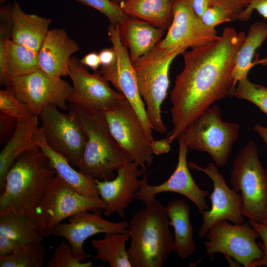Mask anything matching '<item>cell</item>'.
Here are the masks:
<instances>
[{
  "label": "cell",
  "instance_id": "35",
  "mask_svg": "<svg viewBox=\"0 0 267 267\" xmlns=\"http://www.w3.org/2000/svg\"><path fill=\"white\" fill-rule=\"evenodd\" d=\"M47 267H91V262H82L75 257L71 247L67 241L61 242L54 250L50 260L47 263Z\"/></svg>",
  "mask_w": 267,
  "mask_h": 267
},
{
  "label": "cell",
  "instance_id": "1",
  "mask_svg": "<svg viewBox=\"0 0 267 267\" xmlns=\"http://www.w3.org/2000/svg\"><path fill=\"white\" fill-rule=\"evenodd\" d=\"M246 34L225 28L216 40L182 54L184 67L170 92L172 143L184 129L216 101L233 96L237 52Z\"/></svg>",
  "mask_w": 267,
  "mask_h": 267
},
{
  "label": "cell",
  "instance_id": "19",
  "mask_svg": "<svg viewBox=\"0 0 267 267\" xmlns=\"http://www.w3.org/2000/svg\"><path fill=\"white\" fill-rule=\"evenodd\" d=\"M145 171L134 161L118 169L117 176L112 179L94 178L99 197L105 204L104 216H109L116 213L125 218L124 210L135 199L140 186L147 180L145 175L139 178Z\"/></svg>",
  "mask_w": 267,
  "mask_h": 267
},
{
  "label": "cell",
  "instance_id": "44",
  "mask_svg": "<svg viewBox=\"0 0 267 267\" xmlns=\"http://www.w3.org/2000/svg\"><path fill=\"white\" fill-rule=\"evenodd\" d=\"M101 66H107L113 64L116 59V53L114 48H104L98 53Z\"/></svg>",
  "mask_w": 267,
  "mask_h": 267
},
{
  "label": "cell",
  "instance_id": "22",
  "mask_svg": "<svg viewBox=\"0 0 267 267\" xmlns=\"http://www.w3.org/2000/svg\"><path fill=\"white\" fill-rule=\"evenodd\" d=\"M34 141L46 156L56 174L64 182L82 195L99 197L94 178L75 170L65 157L50 148L45 140L41 126L36 132Z\"/></svg>",
  "mask_w": 267,
  "mask_h": 267
},
{
  "label": "cell",
  "instance_id": "17",
  "mask_svg": "<svg viewBox=\"0 0 267 267\" xmlns=\"http://www.w3.org/2000/svg\"><path fill=\"white\" fill-rule=\"evenodd\" d=\"M178 138V160L173 174L166 181L158 185H149L146 180L136 192L135 199L145 204L155 198L158 194L166 192H175L189 199L201 213L209 209L205 199L210 193L208 191L201 189L194 180L187 162L189 149L181 134Z\"/></svg>",
  "mask_w": 267,
  "mask_h": 267
},
{
  "label": "cell",
  "instance_id": "46",
  "mask_svg": "<svg viewBox=\"0 0 267 267\" xmlns=\"http://www.w3.org/2000/svg\"><path fill=\"white\" fill-rule=\"evenodd\" d=\"M195 14L201 18L204 12L211 6L210 0H188Z\"/></svg>",
  "mask_w": 267,
  "mask_h": 267
},
{
  "label": "cell",
  "instance_id": "9",
  "mask_svg": "<svg viewBox=\"0 0 267 267\" xmlns=\"http://www.w3.org/2000/svg\"><path fill=\"white\" fill-rule=\"evenodd\" d=\"M205 237L206 254L210 257L222 253L245 267H251L254 261L263 255L256 242L259 235L249 222L231 224L226 220L219 221L209 229Z\"/></svg>",
  "mask_w": 267,
  "mask_h": 267
},
{
  "label": "cell",
  "instance_id": "11",
  "mask_svg": "<svg viewBox=\"0 0 267 267\" xmlns=\"http://www.w3.org/2000/svg\"><path fill=\"white\" fill-rule=\"evenodd\" d=\"M172 15L165 38L156 45L166 54H182L188 48L207 44L219 37L215 28L206 26L195 14L188 0H176Z\"/></svg>",
  "mask_w": 267,
  "mask_h": 267
},
{
  "label": "cell",
  "instance_id": "4",
  "mask_svg": "<svg viewBox=\"0 0 267 267\" xmlns=\"http://www.w3.org/2000/svg\"><path fill=\"white\" fill-rule=\"evenodd\" d=\"M144 205L128 222V258L132 267H162L174 242L166 207L156 198Z\"/></svg>",
  "mask_w": 267,
  "mask_h": 267
},
{
  "label": "cell",
  "instance_id": "34",
  "mask_svg": "<svg viewBox=\"0 0 267 267\" xmlns=\"http://www.w3.org/2000/svg\"><path fill=\"white\" fill-rule=\"evenodd\" d=\"M0 112L10 116L18 121L26 120L34 115L10 88L0 90Z\"/></svg>",
  "mask_w": 267,
  "mask_h": 267
},
{
  "label": "cell",
  "instance_id": "16",
  "mask_svg": "<svg viewBox=\"0 0 267 267\" xmlns=\"http://www.w3.org/2000/svg\"><path fill=\"white\" fill-rule=\"evenodd\" d=\"M188 166L206 174L212 180L213 185V190L210 197L211 208L201 213L203 222L198 235L204 237L214 224L222 220L229 221L234 224L244 223L241 195L228 187L217 166L209 163L205 167L201 168L192 162L188 163Z\"/></svg>",
  "mask_w": 267,
  "mask_h": 267
},
{
  "label": "cell",
  "instance_id": "7",
  "mask_svg": "<svg viewBox=\"0 0 267 267\" xmlns=\"http://www.w3.org/2000/svg\"><path fill=\"white\" fill-rule=\"evenodd\" d=\"M239 131L237 124L223 121L219 106L212 105L181 134L189 149L207 152L216 166L223 167L238 138Z\"/></svg>",
  "mask_w": 267,
  "mask_h": 267
},
{
  "label": "cell",
  "instance_id": "26",
  "mask_svg": "<svg viewBox=\"0 0 267 267\" xmlns=\"http://www.w3.org/2000/svg\"><path fill=\"white\" fill-rule=\"evenodd\" d=\"M171 0H126L120 5L129 16L168 30L173 19Z\"/></svg>",
  "mask_w": 267,
  "mask_h": 267
},
{
  "label": "cell",
  "instance_id": "29",
  "mask_svg": "<svg viewBox=\"0 0 267 267\" xmlns=\"http://www.w3.org/2000/svg\"><path fill=\"white\" fill-rule=\"evenodd\" d=\"M0 234L21 245L42 242L44 237L24 215L10 211L0 212Z\"/></svg>",
  "mask_w": 267,
  "mask_h": 267
},
{
  "label": "cell",
  "instance_id": "21",
  "mask_svg": "<svg viewBox=\"0 0 267 267\" xmlns=\"http://www.w3.org/2000/svg\"><path fill=\"white\" fill-rule=\"evenodd\" d=\"M120 36L131 61L151 51L162 39L165 30L129 16L119 25Z\"/></svg>",
  "mask_w": 267,
  "mask_h": 267
},
{
  "label": "cell",
  "instance_id": "5",
  "mask_svg": "<svg viewBox=\"0 0 267 267\" xmlns=\"http://www.w3.org/2000/svg\"><path fill=\"white\" fill-rule=\"evenodd\" d=\"M230 184L233 190L240 192L243 216L258 222H267V170L254 142L241 148L233 160Z\"/></svg>",
  "mask_w": 267,
  "mask_h": 267
},
{
  "label": "cell",
  "instance_id": "18",
  "mask_svg": "<svg viewBox=\"0 0 267 267\" xmlns=\"http://www.w3.org/2000/svg\"><path fill=\"white\" fill-rule=\"evenodd\" d=\"M102 211H86L72 216L68 218V223L58 224L51 236L65 238L70 244L74 256L84 262L90 256L83 248L88 238L99 233L128 232L127 220L110 222L102 218Z\"/></svg>",
  "mask_w": 267,
  "mask_h": 267
},
{
  "label": "cell",
  "instance_id": "27",
  "mask_svg": "<svg viewBox=\"0 0 267 267\" xmlns=\"http://www.w3.org/2000/svg\"><path fill=\"white\" fill-rule=\"evenodd\" d=\"M267 38V24L257 22L252 25L239 47L233 70L236 84L241 79L247 78L250 69L254 66L253 59L256 50Z\"/></svg>",
  "mask_w": 267,
  "mask_h": 267
},
{
  "label": "cell",
  "instance_id": "41",
  "mask_svg": "<svg viewBox=\"0 0 267 267\" xmlns=\"http://www.w3.org/2000/svg\"><path fill=\"white\" fill-rule=\"evenodd\" d=\"M17 120L7 114L0 112V137L1 142L9 139L13 134Z\"/></svg>",
  "mask_w": 267,
  "mask_h": 267
},
{
  "label": "cell",
  "instance_id": "43",
  "mask_svg": "<svg viewBox=\"0 0 267 267\" xmlns=\"http://www.w3.org/2000/svg\"><path fill=\"white\" fill-rule=\"evenodd\" d=\"M171 143L169 139L166 138L150 142L151 147L153 153L156 155H159L168 153L170 150Z\"/></svg>",
  "mask_w": 267,
  "mask_h": 267
},
{
  "label": "cell",
  "instance_id": "30",
  "mask_svg": "<svg viewBox=\"0 0 267 267\" xmlns=\"http://www.w3.org/2000/svg\"><path fill=\"white\" fill-rule=\"evenodd\" d=\"M7 74L10 81L41 69L38 52L11 40L7 49Z\"/></svg>",
  "mask_w": 267,
  "mask_h": 267
},
{
  "label": "cell",
  "instance_id": "15",
  "mask_svg": "<svg viewBox=\"0 0 267 267\" xmlns=\"http://www.w3.org/2000/svg\"><path fill=\"white\" fill-rule=\"evenodd\" d=\"M118 143L144 170L152 163L153 153L135 111L126 98L115 109L103 112Z\"/></svg>",
  "mask_w": 267,
  "mask_h": 267
},
{
  "label": "cell",
  "instance_id": "3",
  "mask_svg": "<svg viewBox=\"0 0 267 267\" xmlns=\"http://www.w3.org/2000/svg\"><path fill=\"white\" fill-rule=\"evenodd\" d=\"M68 111L76 118L87 136L79 171L94 179L110 180L115 172L134 161L111 134L103 112L70 103Z\"/></svg>",
  "mask_w": 267,
  "mask_h": 267
},
{
  "label": "cell",
  "instance_id": "39",
  "mask_svg": "<svg viewBox=\"0 0 267 267\" xmlns=\"http://www.w3.org/2000/svg\"><path fill=\"white\" fill-rule=\"evenodd\" d=\"M249 223L257 231L262 242H257L258 245L263 251V257L254 261L251 267L265 266L267 267V222H258L254 221L249 220Z\"/></svg>",
  "mask_w": 267,
  "mask_h": 267
},
{
  "label": "cell",
  "instance_id": "48",
  "mask_svg": "<svg viewBox=\"0 0 267 267\" xmlns=\"http://www.w3.org/2000/svg\"><path fill=\"white\" fill-rule=\"evenodd\" d=\"M253 64L254 66L256 65L260 64L263 66H267V56L261 59H259L258 58H256L255 60L253 61Z\"/></svg>",
  "mask_w": 267,
  "mask_h": 267
},
{
  "label": "cell",
  "instance_id": "31",
  "mask_svg": "<svg viewBox=\"0 0 267 267\" xmlns=\"http://www.w3.org/2000/svg\"><path fill=\"white\" fill-rule=\"evenodd\" d=\"M46 249L42 242L24 244L13 253L0 257V267H43Z\"/></svg>",
  "mask_w": 267,
  "mask_h": 267
},
{
  "label": "cell",
  "instance_id": "20",
  "mask_svg": "<svg viewBox=\"0 0 267 267\" xmlns=\"http://www.w3.org/2000/svg\"><path fill=\"white\" fill-rule=\"evenodd\" d=\"M79 49L65 30H49L38 52L41 69L57 77L68 76L71 55Z\"/></svg>",
  "mask_w": 267,
  "mask_h": 267
},
{
  "label": "cell",
  "instance_id": "50",
  "mask_svg": "<svg viewBox=\"0 0 267 267\" xmlns=\"http://www.w3.org/2000/svg\"><path fill=\"white\" fill-rule=\"evenodd\" d=\"M172 0V1L173 3H174V2H175L176 0Z\"/></svg>",
  "mask_w": 267,
  "mask_h": 267
},
{
  "label": "cell",
  "instance_id": "38",
  "mask_svg": "<svg viewBox=\"0 0 267 267\" xmlns=\"http://www.w3.org/2000/svg\"><path fill=\"white\" fill-rule=\"evenodd\" d=\"M211 6L216 5L222 8L232 21L238 16L247 6L248 0H210Z\"/></svg>",
  "mask_w": 267,
  "mask_h": 267
},
{
  "label": "cell",
  "instance_id": "36",
  "mask_svg": "<svg viewBox=\"0 0 267 267\" xmlns=\"http://www.w3.org/2000/svg\"><path fill=\"white\" fill-rule=\"evenodd\" d=\"M83 4L92 7L104 14L110 23L120 25L128 15L121 6L112 0H74Z\"/></svg>",
  "mask_w": 267,
  "mask_h": 267
},
{
  "label": "cell",
  "instance_id": "33",
  "mask_svg": "<svg viewBox=\"0 0 267 267\" xmlns=\"http://www.w3.org/2000/svg\"><path fill=\"white\" fill-rule=\"evenodd\" d=\"M237 84L233 96L251 102L267 114V87L253 83L247 78Z\"/></svg>",
  "mask_w": 267,
  "mask_h": 267
},
{
  "label": "cell",
  "instance_id": "8",
  "mask_svg": "<svg viewBox=\"0 0 267 267\" xmlns=\"http://www.w3.org/2000/svg\"><path fill=\"white\" fill-rule=\"evenodd\" d=\"M105 204L100 197L81 194L57 174L42 201L39 217L44 237L51 236L56 225L66 218L79 213L103 211Z\"/></svg>",
  "mask_w": 267,
  "mask_h": 267
},
{
  "label": "cell",
  "instance_id": "14",
  "mask_svg": "<svg viewBox=\"0 0 267 267\" xmlns=\"http://www.w3.org/2000/svg\"><path fill=\"white\" fill-rule=\"evenodd\" d=\"M10 88L15 95L39 116L47 105L68 109V98L72 86L61 78L40 69L11 80Z\"/></svg>",
  "mask_w": 267,
  "mask_h": 267
},
{
  "label": "cell",
  "instance_id": "32",
  "mask_svg": "<svg viewBox=\"0 0 267 267\" xmlns=\"http://www.w3.org/2000/svg\"><path fill=\"white\" fill-rule=\"evenodd\" d=\"M12 3L2 4L0 8V84L10 87L7 74V55L8 44L12 39L13 23L11 18Z\"/></svg>",
  "mask_w": 267,
  "mask_h": 267
},
{
  "label": "cell",
  "instance_id": "28",
  "mask_svg": "<svg viewBox=\"0 0 267 267\" xmlns=\"http://www.w3.org/2000/svg\"><path fill=\"white\" fill-rule=\"evenodd\" d=\"M129 239L127 232L107 233L101 239H92L91 246L96 251L94 258L108 263L111 267H132L126 249Z\"/></svg>",
  "mask_w": 267,
  "mask_h": 267
},
{
  "label": "cell",
  "instance_id": "10",
  "mask_svg": "<svg viewBox=\"0 0 267 267\" xmlns=\"http://www.w3.org/2000/svg\"><path fill=\"white\" fill-rule=\"evenodd\" d=\"M108 34L116 53V59L111 65L101 66L100 70L98 71L130 102L139 117L148 140L151 142L154 140L153 129L139 90L129 51L121 40L119 25L110 24Z\"/></svg>",
  "mask_w": 267,
  "mask_h": 267
},
{
  "label": "cell",
  "instance_id": "42",
  "mask_svg": "<svg viewBox=\"0 0 267 267\" xmlns=\"http://www.w3.org/2000/svg\"><path fill=\"white\" fill-rule=\"evenodd\" d=\"M21 246V245L14 240L0 234V257L13 253Z\"/></svg>",
  "mask_w": 267,
  "mask_h": 267
},
{
  "label": "cell",
  "instance_id": "12",
  "mask_svg": "<svg viewBox=\"0 0 267 267\" xmlns=\"http://www.w3.org/2000/svg\"><path fill=\"white\" fill-rule=\"evenodd\" d=\"M45 140L54 151L78 167L87 142V136L75 116L64 113L54 105H46L39 115Z\"/></svg>",
  "mask_w": 267,
  "mask_h": 267
},
{
  "label": "cell",
  "instance_id": "40",
  "mask_svg": "<svg viewBox=\"0 0 267 267\" xmlns=\"http://www.w3.org/2000/svg\"><path fill=\"white\" fill-rule=\"evenodd\" d=\"M254 10H257L260 14L267 19V0H248L247 6L238 16L237 19L241 21L248 20Z\"/></svg>",
  "mask_w": 267,
  "mask_h": 267
},
{
  "label": "cell",
  "instance_id": "2",
  "mask_svg": "<svg viewBox=\"0 0 267 267\" xmlns=\"http://www.w3.org/2000/svg\"><path fill=\"white\" fill-rule=\"evenodd\" d=\"M56 175L40 148L25 151L16 159L7 174L5 188L0 193V212L24 215L43 236L39 209Z\"/></svg>",
  "mask_w": 267,
  "mask_h": 267
},
{
  "label": "cell",
  "instance_id": "47",
  "mask_svg": "<svg viewBox=\"0 0 267 267\" xmlns=\"http://www.w3.org/2000/svg\"><path fill=\"white\" fill-rule=\"evenodd\" d=\"M253 129L265 141L267 148V127L257 124L253 127Z\"/></svg>",
  "mask_w": 267,
  "mask_h": 267
},
{
  "label": "cell",
  "instance_id": "37",
  "mask_svg": "<svg viewBox=\"0 0 267 267\" xmlns=\"http://www.w3.org/2000/svg\"><path fill=\"white\" fill-rule=\"evenodd\" d=\"M201 19L206 26L213 29L220 24L232 21L222 8L216 5L209 7L204 12Z\"/></svg>",
  "mask_w": 267,
  "mask_h": 267
},
{
  "label": "cell",
  "instance_id": "49",
  "mask_svg": "<svg viewBox=\"0 0 267 267\" xmlns=\"http://www.w3.org/2000/svg\"><path fill=\"white\" fill-rule=\"evenodd\" d=\"M114 2H116V3L121 5L122 3H123L126 0H112Z\"/></svg>",
  "mask_w": 267,
  "mask_h": 267
},
{
  "label": "cell",
  "instance_id": "6",
  "mask_svg": "<svg viewBox=\"0 0 267 267\" xmlns=\"http://www.w3.org/2000/svg\"><path fill=\"white\" fill-rule=\"evenodd\" d=\"M178 54H166L156 45L149 52L132 62L150 124L153 130L161 134L167 131L162 119L161 106L169 87V70Z\"/></svg>",
  "mask_w": 267,
  "mask_h": 267
},
{
  "label": "cell",
  "instance_id": "13",
  "mask_svg": "<svg viewBox=\"0 0 267 267\" xmlns=\"http://www.w3.org/2000/svg\"><path fill=\"white\" fill-rule=\"evenodd\" d=\"M69 75L72 88L68 102L100 112L116 108L126 98L118 91L112 89L108 82L99 73L89 72L76 56H71Z\"/></svg>",
  "mask_w": 267,
  "mask_h": 267
},
{
  "label": "cell",
  "instance_id": "25",
  "mask_svg": "<svg viewBox=\"0 0 267 267\" xmlns=\"http://www.w3.org/2000/svg\"><path fill=\"white\" fill-rule=\"evenodd\" d=\"M166 210L174 230L173 250L180 259H187L195 250L190 206L184 199H175L167 204Z\"/></svg>",
  "mask_w": 267,
  "mask_h": 267
},
{
  "label": "cell",
  "instance_id": "24",
  "mask_svg": "<svg viewBox=\"0 0 267 267\" xmlns=\"http://www.w3.org/2000/svg\"><path fill=\"white\" fill-rule=\"evenodd\" d=\"M39 118L33 115L28 119L18 121L15 130L0 153V190H4L7 174L16 159L25 151L39 148L34 137L38 130Z\"/></svg>",
  "mask_w": 267,
  "mask_h": 267
},
{
  "label": "cell",
  "instance_id": "23",
  "mask_svg": "<svg viewBox=\"0 0 267 267\" xmlns=\"http://www.w3.org/2000/svg\"><path fill=\"white\" fill-rule=\"evenodd\" d=\"M11 18L13 23L11 40L39 52L49 30L52 19L25 13L16 0L12 3Z\"/></svg>",
  "mask_w": 267,
  "mask_h": 267
},
{
  "label": "cell",
  "instance_id": "45",
  "mask_svg": "<svg viewBox=\"0 0 267 267\" xmlns=\"http://www.w3.org/2000/svg\"><path fill=\"white\" fill-rule=\"evenodd\" d=\"M81 63L94 71L98 70L100 64L99 55L95 52H89L80 60Z\"/></svg>",
  "mask_w": 267,
  "mask_h": 267
}]
</instances>
